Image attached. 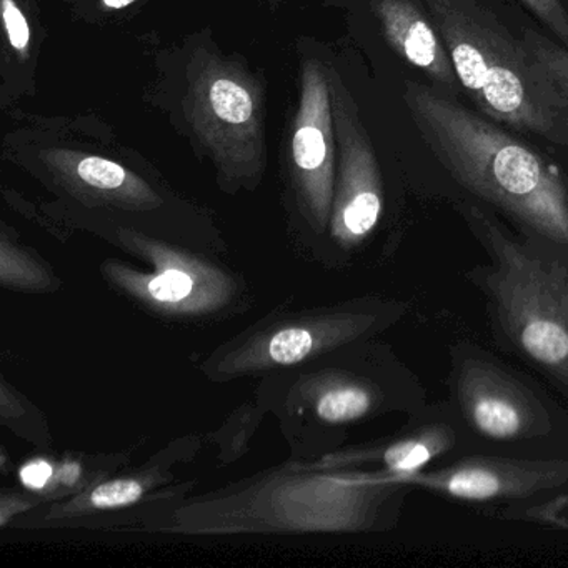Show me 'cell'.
Returning a JSON list of instances; mask_svg holds the SVG:
<instances>
[{"label": "cell", "instance_id": "6da1fadb", "mask_svg": "<svg viewBox=\"0 0 568 568\" xmlns=\"http://www.w3.org/2000/svg\"><path fill=\"white\" fill-rule=\"evenodd\" d=\"M404 101L418 134L462 187L568 254V187L555 165L427 85L407 82Z\"/></svg>", "mask_w": 568, "mask_h": 568}, {"label": "cell", "instance_id": "7a4b0ae2", "mask_svg": "<svg viewBox=\"0 0 568 568\" xmlns=\"http://www.w3.org/2000/svg\"><path fill=\"white\" fill-rule=\"evenodd\" d=\"M172 124L224 181L255 185L267 164V88L211 32L192 36L169 72Z\"/></svg>", "mask_w": 568, "mask_h": 568}, {"label": "cell", "instance_id": "3957f363", "mask_svg": "<svg viewBox=\"0 0 568 568\" xmlns=\"http://www.w3.org/2000/svg\"><path fill=\"white\" fill-rule=\"evenodd\" d=\"M462 88L481 114L568 148V99L480 0H424Z\"/></svg>", "mask_w": 568, "mask_h": 568}, {"label": "cell", "instance_id": "277c9868", "mask_svg": "<svg viewBox=\"0 0 568 568\" xmlns=\"http://www.w3.org/2000/svg\"><path fill=\"white\" fill-rule=\"evenodd\" d=\"M465 221L490 265L474 272L505 337L538 371L568 390V254L541 239L524 244L468 205Z\"/></svg>", "mask_w": 568, "mask_h": 568}, {"label": "cell", "instance_id": "5b68a950", "mask_svg": "<svg viewBox=\"0 0 568 568\" xmlns=\"http://www.w3.org/2000/svg\"><path fill=\"white\" fill-rule=\"evenodd\" d=\"M288 169L298 201L318 227L332 217L337 139L332 111L331 65L302 55L298 102L288 132Z\"/></svg>", "mask_w": 568, "mask_h": 568}, {"label": "cell", "instance_id": "8992f818", "mask_svg": "<svg viewBox=\"0 0 568 568\" xmlns=\"http://www.w3.org/2000/svg\"><path fill=\"white\" fill-rule=\"evenodd\" d=\"M331 92L337 139L332 231L341 244L357 245L381 221L384 185L357 104L334 68H331Z\"/></svg>", "mask_w": 568, "mask_h": 568}, {"label": "cell", "instance_id": "52a82bcc", "mask_svg": "<svg viewBox=\"0 0 568 568\" xmlns=\"http://www.w3.org/2000/svg\"><path fill=\"white\" fill-rule=\"evenodd\" d=\"M348 480L424 488L467 501L521 500L567 484L568 460L471 457L438 470L422 468L400 475L381 471Z\"/></svg>", "mask_w": 568, "mask_h": 568}, {"label": "cell", "instance_id": "ba28073f", "mask_svg": "<svg viewBox=\"0 0 568 568\" xmlns=\"http://www.w3.org/2000/svg\"><path fill=\"white\" fill-rule=\"evenodd\" d=\"M455 392L465 420L488 440L517 442L550 432V417L537 397L480 355L458 357Z\"/></svg>", "mask_w": 568, "mask_h": 568}, {"label": "cell", "instance_id": "9c48e42d", "mask_svg": "<svg viewBox=\"0 0 568 568\" xmlns=\"http://www.w3.org/2000/svg\"><path fill=\"white\" fill-rule=\"evenodd\" d=\"M11 151L26 168L51 179L72 194L135 209L159 202L158 194L144 179L98 152L58 142L12 144Z\"/></svg>", "mask_w": 568, "mask_h": 568}, {"label": "cell", "instance_id": "30bf717a", "mask_svg": "<svg viewBox=\"0 0 568 568\" xmlns=\"http://www.w3.org/2000/svg\"><path fill=\"white\" fill-rule=\"evenodd\" d=\"M372 9L388 45L408 64L452 91L460 84L434 22L414 4V0H374Z\"/></svg>", "mask_w": 568, "mask_h": 568}, {"label": "cell", "instance_id": "8fae6325", "mask_svg": "<svg viewBox=\"0 0 568 568\" xmlns=\"http://www.w3.org/2000/svg\"><path fill=\"white\" fill-rule=\"evenodd\" d=\"M2 12V31H4V61H2V78L4 89L12 84L28 89L32 84V72L38 62V28L34 16L26 0H0Z\"/></svg>", "mask_w": 568, "mask_h": 568}, {"label": "cell", "instance_id": "7c38bea8", "mask_svg": "<svg viewBox=\"0 0 568 568\" xmlns=\"http://www.w3.org/2000/svg\"><path fill=\"white\" fill-rule=\"evenodd\" d=\"M368 327V318L348 317L335 322L324 332H311L308 328H285L272 335L265 348V357L272 364L292 365L305 361L317 351L325 341H344L354 337Z\"/></svg>", "mask_w": 568, "mask_h": 568}, {"label": "cell", "instance_id": "4fadbf2b", "mask_svg": "<svg viewBox=\"0 0 568 568\" xmlns=\"http://www.w3.org/2000/svg\"><path fill=\"white\" fill-rule=\"evenodd\" d=\"M375 394L357 382H338L318 395L315 412L328 424H345L365 417L374 408Z\"/></svg>", "mask_w": 568, "mask_h": 568}, {"label": "cell", "instance_id": "5bb4252c", "mask_svg": "<svg viewBox=\"0 0 568 568\" xmlns=\"http://www.w3.org/2000/svg\"><path fill=\"white\" fill-rule=\"evenodd\" d=\"M524 42L535 61L568 99V49L531 29H525Z\"/></svg>", "mask_w": 568, "mask_h": 568}, {"label": "cell", "instance_id": "9a60e30c", "mask_svg": "<svg viewBox=\"0 0 568 568\" xmlns=\"http://www.w3.org/2000/svg\"><path fill=\"white\" fill-rule=\"evenodd\" d=\"M194 292V278L182 268L171 267L148 282V294L154 301L175 304L185 301Z\"/></svg>", "mask_w": 568, "mask_h": 568}, {"label": "cell", "instance_id": "2e32d148", "mask_svg": "<svg viewBox=\"0 0 568 568\" xmlns=\"http://www.w3.org/2000/svg\"><path fill=\"white\" fill-rule=\"evenodd\" d=\"M144 487L138 480H112L94 488L89 504L94 508H119L128 507L141 500Z\"/></svg>", "mask_w": 568, "mask_h": 568}, {"label": "cell", "instance_id": "e0dca14e", "mask_svg": "<svg viewBox=\"0 0 568 568\" xmlns=\"http://www.w3.org/2000/svg\"><path fill=\"white\" fill-rule=\"evenodd\" d=\"M521 4L568 49V11L561 0H521Z\"/></svg>", "mask_w": 568, "mask_h": 568}, {"label": "cell", "instance_id": "ac0fdd59", "mask_svg": "<svg viewBox=\"0 0 568 568\" xmlns=\"http://www.w3.org/2000/svg\"><path fill=\"white\" fill-rule=\"evenodd\" d=\"M52 475H54V468L45 460H34L21 468V481L31 490L45 488Z\"/></svg>", "mask_w": 568, "mask_h": 568}, {"label": "cell", "instance_id": "d6986e66", "mask_svg": "<svg viewBox=\"0 0 568 568\" xmlns=\"http://www.w3.org/2000/svg\"><path fill=\"white\" fill-rule=\"evenodd\" d=\"M142 0H92L91 11L85 12L84 16H92V19H112L118 16L124 14L129 9Z\"/></svg>", "mask_w": 568, "mask_h": 568}, {"label": "cell", "instance_id": "ffe728a7", "mask_svg": "<svg viewBox=\"0 0 568 568\" xmlns=\"http://www.w3.org/2000/svg\"><path fill=\"white\" fill-rule=\"evenodd\" d=\"M79 467L75 464H68L62 467L61 470V480L64 481V484H74L75 480L79 478Z\"/></svg>", "mask_w": 568, "mask_h": 568}, {"label": "cell", "instance_id": "44dd1931", "mask_svg": "<svg viewBox=\"0 0 568 568\" xmlns=\"http://www.w3.org/2000/svg\"><path fill=\"white\" fill-rule=\"evenodd\" d=\"M567 187H568V181H567Z\"/></svg>", "mask_w": 568, "mask_h": 568}]
</instances>
